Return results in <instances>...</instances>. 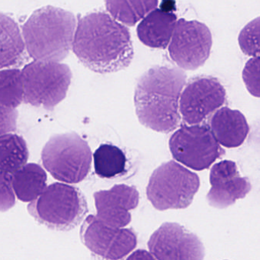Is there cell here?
<instances>
[{
    "label": "cell",
    "mask_w": 260,
    "mask_h": 260,
    "mask_svg": "<svg viewBox=\"0 0 260 260\" xmlns=\"http://www.w3.org/2000/svg\"><path fill=\"white\" fill-rule=\"evenodd\" d=\"M92 157L88 143L74 132L51 137L42 153L44 167L54 179L68 185L86 179Z\"/></svg>",
    "instance_id": "5b68a950"
},
{
    "label": "cell",
    "mask_w": 260,
    "mask_h": 260,
    "mask_svg": "<svg viewBox=\"0 0 260 260\" xmlns=\"http://www.w3.org/2000/svg\"><path fill=\"white\" fill-rule=\"evenodd\" d=\"M158 5L157 0H125V1H106L108 11L115 20L124 25L134 26L144 19Z\"/></svg>",
    "instance_id": "44dd1931"
},
{
    "label": "cell",
    "mask_w": 260,
    "mask_h": 260,
    "mask_svg": "<svg viewBox=\"0 0 260 260\" xmlns=\"http://www.w3.org/2000/svg\"><path fill=\"white\" fill-rule=\"evenodd\" d=\"M95 174L102 179L122 176L127 168V157L122 150L112 144H102L93 154Z\"/></svg>",
    "instance_id": "ffe728a7"
},
{
    "label": "cell",
    "mask_w": 260,
    "mask_h": 260,
    "mask_svg": "<svg viewBox=\"0 0 260 260\" xmlns=\"http://www.w3.org/2000/svg\"><path fill=\"white\" fill-rule=\"evenodd\" d=\"M177 16L162 9H155L138 25V39L146 46L164 49L171 40Z\"/></svg>",
    "instance_id": "2e32d148"
},
{
    "label": "cell",
    "mask_w": 260,
    "mask_h": 260,
    "mask_svg": "<svg viewBox=\"0 0 260 260\" xmlns=\"http://www.w3.org/2000/svg\"><path fill=\"white\" fill-rule=\"evenodd\" d=\"M25 50L22 34L18 24L0 13V70L16 64Z\"/></svg>",
    "instance_id": "ac0fdd59"
},
{
    "label": "cell",
    "mask_w": 260,
    "mask_h": 260,
    "mask_svg": "<svg viewBox=\"0 0 260 260\" xmlns=\"http://www.w3.org/2000/svg\"><path fill=\"white\" fill-rule=\"evenodd\" d=\"M210 127L217 143L228 148L242 145L249 132L244 115L228 107L214 112L210 120Z\"/></svg>",
    "instance_id": "9a60e30c"
},
{
    "label": "cell",
    "mask_w": 260,
    "mask_h": 260,
    "mask_svg": "<svg viewBox=\"0 0 260 260\" xmlns=\"http://www.w3.org/2000/svg\"><path fill=\"white\" fill-rule=\"evenodd\" d=\"M259 57H252L245 65L243 71V79L249 93L254 96L259 97Z\"/></svg>",
    "instance_id": "cb8c5ba5"
},
{
    "label": "cell",
    "mask_w": 260,
    "mask_h": 260,
    "mask_svg": "<svg viewBox=\"0 0 260 260\" xmlns=\"http://www.w3.org/2000/svg\"><path fill=\"white\" fill-rule=\"evenodd\" d=\"M80 237L94 260H122L138 244L133 230L110 228L93 214L83 220Z\"/></svg>",
    "instance_id": "9c48e42d"
},
{
    "label": "cell",
    "mask_w": 260,
    "mask_h": 260,
    "mask_svg": "<svg viewBox=\"0 0 260 260\" xmlns=\"http://www.w3.org/2000/svg\"><path fill=\"white\" fill-rule=\"evenodd\" d=\"M226 102V91L217 79L199 77L190 80L179 99V114L186 125H198Z\"/></svg>",
    "instance_id": "8fae6325"
},
{
    "label": "cell",
    "mask_w": 260,
    "mask_h": 260,
    "mask_svg": "<svg viewBox=\"0 0 260 260\" xmlns=\"http://www.w3.org/2000/svg\"><path fill=\"white\" fill-rule=\"evenodd\" d=\"M30 215L53 231H70L83 223L89 212L87 201L77 187L62 182L47 186L27 207Z\"/></svg>",
    "instance_id": "277c9868"
},
{
    "label": "cell",
    "mask_w": 260,
    "mask_h": 260,
    "mask_svg": "<svg viewBox=\"0 0 260 260\" xmlns=\"http://www.w3.org/2000/svg\"><path fill=\"white\" fill-rule=\"evenodd\" d=\"M211 47L212 36L206 25L181 19L176 22L169 53L170 58L181 69L194 71L205 64Z\"/></svg>",
    "instance_id": "30bf717a"
},
{
    "label": "cell",
    "mask_w": 260,
    "mask_h": 260,
    "mask_svg": "<svg viewBox=\"0 0 260 260\" xmlns=\"http://www.w3.org/2000/svg\"><path fill=\"white\" fill-rule=\"evenodd\" d=\"M72 49L85 67L99 74L121 71L134 57L128 29L103 12L79 19Z\"/></svg>",
    "instance_id": "6da1fadb"
},
{
    "label": "cell",
    "mask_w": 260,
    "mask_h": 260,
    "mask_svg": "<svg viewBox=\"0 0 260 260\" xmlns=\"http://www.w3.org/2000/svg\"><path fill=\"white\" fill-rule=\"evenodd\" d=\"M25 103L51 110L64 100L72 79L64 63L39 61L28 63L22 71Z\"/></svg>",
    "instance_id": "52a82bcc"
},
{
    "label": "cell",
    "mask_w": 260,
    "mask_h": 260,
    "mask_svg": "<svg viewBox=\"0 0 260 260\" xmlns=\"http://www.w3.org/2000/svg\"><path fill=\"white\" fill-rule=\"evenodd\" d=\"M126 260H157L150 252L144 249H138L131 254Z\"/></svg>",
    "instance_id": "4316f807"
},
{
    "label": "cell",
    "mask_w": 260,
    "mask_h": 260,
    "mask_svg": "<svg viewBox=\"0 0 260 260\" xmlns=\"http://www.w3.org/2000/svg\"><path fill=\"white\" fill-rule=\"evenodd\" d=\"M77 22L71 12L57 7L36 10L22 27V37L29 55L39 61L64 60L74 44Z\"/></svg>",
    "instance_id": "3957f363"
},
{
    "label": "cell",
    "mask_w": 260,
    "mask_h": 260,
    "mask_svg": "<svg viewBox=\"0 0 260 260\" xmlns=\"http://www.w3.org/2000/svg\"><path fill=\"white\" fill-rule=\"evenodd\" d=\"M259 18L251 21L239 35V45L247 56L259 57Z\"/></svg>",
    "instance_id": "603a6c76"
},
{
    "label": "cell",
    "mask_w": 260,
    "mask_h": 260,
    "mask_svg": "<svg viewBox=\"0 0 260 260\" xmlns=\"http://www.w3.org/2000/svg\"><path fill=\"white\" fill-rule=\"evenodd\" d=\"M28 156L23 138L13 134L0 136V171L13 174L26 165Z\"/></svg>",
    "instance_id": "d6986e66"
},
{
    "label": "cell",
    "mask_w": 260,
    "mask_h": 260,
    "mask_svg": "<svg viewBox=\"0 0 260 260\" xmlns=\"http://www.w3.org/2000/svg\"><path fill=\"white\" fill-rule=\"evenodd\" d=\"M186 75L178 68L154 67L137 83L135 106L140 122L155 132L169 133L180 124L179 99Z\"/></svg>",
    "instance_id": "7a4b0ae2"
},
{
    "label": "cell",
    "mask_w": 260,
    "mask_h": 260,
    "mask_svg": "<svg viewBox=\"0 0 260 260\" xmlns=\"http://www.w3.org/2000/svg\"><path fill=\"white\" fill-rule=\"evenodd\" d=\"M18 111L0 105V136L15 132L17 126Z\"/></svg>",
    "instance_id": "484cf974"
},
{
    "label": "cell",
    "mask_w": 260,
    "mask_h": 260,
    "mask_svg": "<svg viewBox=\"0 0 260 260\" xmlns=\"http://www.w3.org/2000/svg\"><path fill=\"white\" fill-rule=\"evenodd\" d=\"M16 205V196L11 183V174L0 171V212H6Z\"/></svg>",
    "instance_id": "d4e9b609"
},
{
    "label": "cell",
    "mask_w": 260,
    "mask_h": 260,
    "mask_svg": "<svg viewBox=\"0 0 260 260\" xmlns=\"http://www.w3.org/2000/svg\"><path fill=\"white\" fill-rule=\"evenodd\" d=\"M157 260H203L205 247L199 237L177 223H164L147 243Z\"/></svg>",
    "instance_id": "7c38bea8"
},
{
    "label": "cell",
    "mask_w": 260,
    "mask_h": 260,
    "mask_svg": "<svg viewBox=\"0 0 260 260\" xmlns=\"http://www.w3.org/2000/svg\"><path fill=\"white\" fill-rule=\"evenodd\" d=\"M23 100L22 71L18 69L0 71V105L16 109Z\"/></svg>",
    "instance_id": "7402d4cb"
},
{
    "label": "cell",
    "mask_w": 260,
    "mask_h": 260,
    "mask_svg": "<svg viewBox=\"0 0 260 260\" xmlns=\"http://www.w3.org/2000/svg\"><path fill=\"white\" fill-rule=\"evenodd\" d=\"M173 158L197 171L209 169L225 152L206 125L183 124L169 142Z\"/></svg>",
    "instance_id": "ba28073f"
},
{
    "label": "cell",
    "mask_w": 260,
    "mask_h": 260,
    "mask_svg": "<svg viewBox=\"0 0 260 260\" xmlns=\"http://www.w3.org/2000/svg\"><path fill=\"white\" fill-rule=\"evenodd\" d=\"M48 176L39 164H28L11 175L16 198L23 202H32L46 189Z\"/></svg>",
    "instance_id": "e0dca14e"
},
{
    "label": "cell",
    "mask_w": 260,
    "mask_h": 260,
    "mask_svg": "<svg viewBox=\"0 0 260 260\" xmlns=\"http://www.w3.org/2000/svg\"><path fill=\"white\" fill-rule=\"evenodd\" d=\"M211 188L207 200L211 206L223 209L244 199L252 188L247 177H242L237 164L223 160L213 166L210 173Z\"/></svg>",
    "instance_id": "5bb4252c"
},
{
    "label": "cell",
    "mask_w": 260,
    "mask_h": 260,
    "mask_svg": "<svg viewBox=\"0 0 260 260\" xmlns=\"http://www.w3.org/2000/svg\"><path fill=\"white\" fill-rule=\"evenodd\" d=\"M200 187L194 173L175 161L162 164L153 171L147 187V196L159 211L188 208Z\"/></svg>",
    "instance_id": "8992f818"
},
{
    "label": "cell",
    "mask_w": 260,
    "mask_h": 260,
    "mask_svg": "<svg viewBox=\"0 0 260 260\" xmlns=\"http://www.w3.org/2000/svg\"><path fill=\"white\" fill-rule=\"evenodd\" d=\"M96 217L112 228H124L130 223L131 210L139 204L140 194L135 186L120 184L109 190H101L93 194Z\"/></svg>",
    "instance_id": "4fadbf2b"
}]
</instances>
